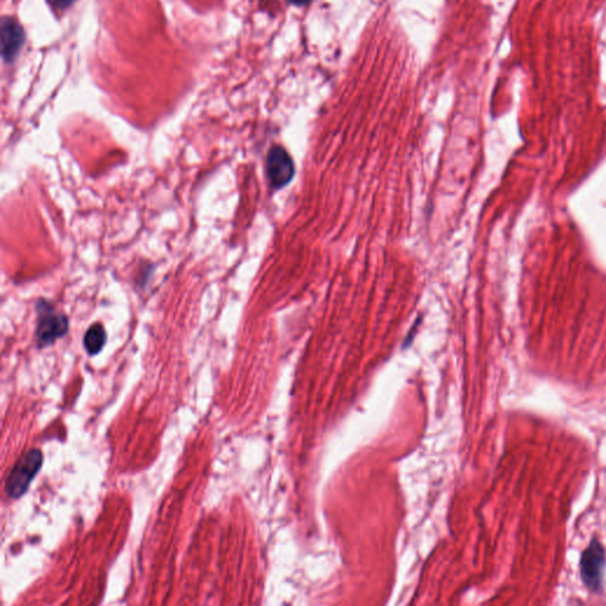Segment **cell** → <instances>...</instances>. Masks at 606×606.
Returning <instances> with one entry per match:
<instances>
[{
    "mask_svg": "<svg viewBox=\"0 0 606 606\" xmlns=\"http://www.w3.org/2000/svg\"><path fill=\"white\" fill-rule=\"evenodd\" d=\"M1 56L6 63L17 60L25 43V32L14 18L1 19Z\"/></svg>",
    "mask_w": 606,
    "mask_h": 606,
    "instance_id": "cell-5",
    "label": "cell"
},
{
    "mask_svg": "<svg viewBox=\"0 0 606 606\" xmlns=\"http://www.w3.org/2000/svg\"><path fill=\"white\" fill-rule=\"evenodd\" d=\"M107 333L101 324H94L85 331L83 344L85 349L90 356H96L102 351L106 345Z\"/></svg>",
    "mask_w": 606,
    "mask_h": 606,
    "instance_id": "cell-6",
    "label": "cell"
},
{
    "mask_svg": "<svg viewBox=\"0 0 606 606\" xmlns=\"http://www.w3.org/2000/svg\"><path fill=\"white\" fill-rule=\"evenodd\" d=\"M43 454L38 449H31L25 452L11 470L7 477L6 493L11 499H19L28 491V487L42 468Z\"/></svg>",
    "mask_w": 606,
    "mask_h": 606,
    "instance_id": "cell-1",
    "label": "cell"
},
{
    "mask_svg": "<svg viewBox=\"0 0 606 606\" xmlns=\"http://www.w3.org/2000/svg\"><path fill=\"white\" fill-rule=\"evenodd\" d=\"M604 566L605 553L603 547L598 541H592L580 560V575L583 582L585 583L589 589L597 591L602 586Z\"/></svg>",
    "mask_w": 606,
    "mask_h": 606,
    "instance_id": "cell-4",
    "label": "cell"
},
{
    "mask_svg": "<svg viewBox=\"0 0 606 606\" xmlns=\"http://www.w3.org/2000/svg\"><path fill=\"white\" fill-rule=\"evenodd\" d=\"M288 1L295 6H307L310 3V0H288Z\"/></svg>",
    "mask_w": 606,
    "mask_h": 606,
    "instance_id": "cell-8",
    "label": "cell"
},
{
    "mask_svg": "<svg viewBox=\"0 0 606 606\" xmlns=\"http://www.w3.org/2000/svg\"><path fill=\"white\" fill-rule=\"evenodd\" d=\"M295 162L289 152L282 146H272L265 159V173L272 188L281 190L295 176Z\"/></svg>",
    "mask_w": 606,
    "mask_h": 606,
    "instance_id": "cell-3",
    "label": "cell"
},
{
    "mask_svg": "<svg viewBox=\"0 0 606 606\" xmlns=\"http://www.w3.org/2000/svg\"><path fill=\"white\" fill-rule=\"evenodd\" d=\"M37 328L36 339L39 349H44L63 338L69 331V320L64 314L57 313L55 307L46 300L37 302Z\"/></svg>",
    "mask_w": 606,
    "mask_h": 606,
    "instance_id": "cell-2",
    "label": "cell"
},
{
    "mask_svg": "<svg viewBox=\"0 0 606 606\" xmlns=\"http://www.w3.org/2000/svg\"><path fill=\"white\" fill-rule=\"evenodd\" d=\"M75 1H76V0H48V3H49L51 9L55 11H58V12L67 10L68 7H70Z\"/></svg>",
    "mask_w": 606,
    "mask_h": 606,
    "instance_id": "cell-7",
    "label": "cell"
}]
</instances>
